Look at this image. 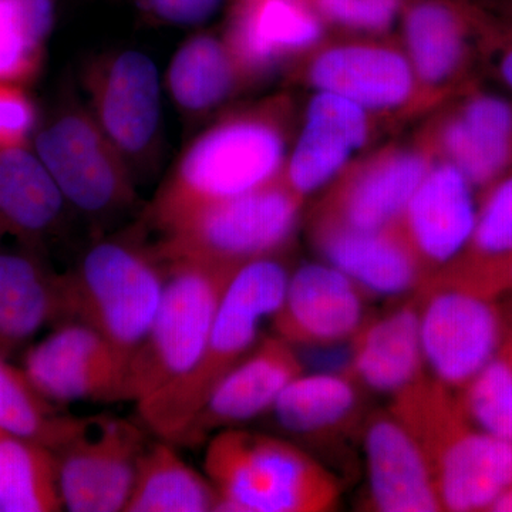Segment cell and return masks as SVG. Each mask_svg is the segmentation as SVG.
I'll list each match as a JSON object with an SVG mask.
<instances>
[{
	"instance_id": "6da1fadb",
	"label": "cell",
	"mask_w": 512,
	"mask_h": 512,
	"mask_svg": "<svg viewBox=\"0 0 512 512\" xmlns=\"http://www.w3.org/2000/svg\"><path fill=\"white\" fill-rule=\"evenodd\" d=\"M296 117L288 93L222 111L175 161L144 214V227L163 232L198 208L284 177Z\"/></svg>"
},
{
	"instance_id": "7a4b0ae2",
	"label": "cell",
	"mask_w": 512,
	"mask_h": 512,
	"mask_svg": "<svg viewBox=\"0 0 512 512\" xmlns=\"http://www.w3.org/2000/svg\"><path fill=\"white\" fill-rule=\"evenodd\" d=\"M289 274L285 254L239 266L222 296L207 342L183 376L137 404L148 430L177 446L222 377L258 345L259 326L284 302Z\"/></svg>"
},
{
	"instance_id": "3957f363",
	"label": "cell",
	"mask_w": 512,
	"mask_h": 512,
	"mask_svg": "<svg viewBox=\"0 0 512 512\" xmlns=\"http://www.w3.org/2000/svg\"><path fill=\"white\" fill-rule=\"evenodd\" d=\"M390 412L429 458L443 511H488L512 484V443L474 427L457 393L433 377L394 396Z\"/></svg>"
},
{
	"instance_id": "277c9868",
	"label": "cell",
	"mask_w": 512,
	"mask_h": 512,
	"mask_svg": "<svg viewBox=\"0 0 512 512\" xmlns=\"http://www.w3.org/2000/svg\"><path fill=\"white\" fill-rule=\"evenodd\" d=\"M60 276L64 322L89 326L130 359L153 323L167 278L144 227L97 239Z\"/></svg>"
},
{
	"instance_id": "5b68a950",
	"label": "cell",
	"mask_w": 512,
	"mask_h": 512,
	"mask_svg": "<svg viewBox=\"0 0 512 512\" xmlns=\"http://www.w3.org/2000/svg\"><path fill=\"white\" fill-rule=\"evenodd\" d=\"M205 476L224 512H323L340 488L315 458L289 441L225 429L207 444Z\"/></svg>"
},
{
	"instance_id": "8992f818",
	"label": "cell",
	"mask_w": 512,
	"mask_h": 512,
	"mask_svg": "<svg viewBox=\"0 0 512 512\" xmlns=\"http://www.w3.org/2000/svg\"><path fill=\"white\" fill-rule=\"evenodd\" d=\"M305 200L285 178L258 190L198 208L153 244L163 262H195L237 269L265 256L286 254Z\"/></svg>"
},
{
	"instance_id": "52a82bcc",
	"label": "cell",
	"mask_w": 512,
	"mask_h": 512,
	"mask_svg": "<svg viewBox=\"0 0 512 512\" xmlns=\"http://www.w3.org/2000/svg\"><path fill=\"white\" fill-rule=\"evenodd\" d=\"M286 70L299 86L353 101L382 123L427 113L402 40L392 33L325 35Z\"/></svg>"
},
{
	"instance_id": "ba28073f",
	"label": "cell",
	"mask_w": 512,
	"mask_h": 512,
	"mask_svg": "<svg viewBox=\"0 0 512 512\" xmlns=\"http://www.w3.org/2000/svg\"><path fill=\"white\" fill-rule=\"evenodd\" d=\"M163 298L146 338L128 359L124 402H140L183 376L200 357L237 269L164 262Z\"/></svg>"
},
{
	"instance_id": "9c48e42d",
	"label": "cell",
	"mask_w": 512,
	"mask_h": 512,
	"mask_svg": "<svg viewBox=\"0 0 512 512\" xmlns=\"http://www.w3.org/2000/svg\"><path fill=\"white\" fill-rule=\"evenodd\" d=\"M32 146L70 210L103 224L136 204V178L86 104L62 101L39 121Z\"/></svg>"
},
{
	"instance_id": "30bf717a",
	"label": "cell",
	"mask_w": 512,
	"mask_h": 512,
	"mask_svg": "<svg viewBox=\"0 0 512 512\" xmlns=\"http://www.w3.org/2000/svg\"><path fill=\"white\" fill-rule=\"evenodd\" d=\"M416 296L424 362L437 382L460 392L503 348L507 315L498 298L446 269L431 275Z\"/></svg>"
},
{
	"instance_id": "8fae6325",
	"label": "cell",
	"mask_w": 512,
	"mask_h": 512,
	"mask_svg": "<svg viewBox=\"0 0 512 512\" xmlns=\"http://www.w3.org/2000/svg\"><path fill=\"white\" fill-rule=\"evenodd\" d=\"M399 20L427 113L483 79L487 12L478 0H400Z\"/></svg>"
},
{
	"instance_id": "7c38bea8",
	"label": "cell",
	"mask_w": 512,
	"mask_h": 512,
	"mask_svg": "<svg viewBox=\"0 0 512 512\" xmlns=\"http://www.w3.org/2000/svg\"><path fill=\"white\" fill-rule=\"evenodd\" d=\"M416 140L458 168L478 194L512 171V97L483 79L426 114Z\"/></svg>"
},
{
	"instance_id": "4fadbf2b",
	"label": "cell",
	"mask_w": 512,
	"mask_h": 512,
	"mask_svg": "<svg viewBox=\"0 0 512 512\" xmlns=\"http://www.w3.org/2000/svg\"><path fill=\"white\" fill-rule=\"evenodd\" d=\"M434 161L416 137L365 151L323 190L311 224L360 231L399 224Z\"/></svg>"
},
{
	"instance_id": "5bb4252c",
	"label": "cell",
	"mask_w": 512,
	"mask_h": 512,
	"mask_svg": "<svg viewBox=\"0 0 512 512\" xmlns=\"http://www.w3.org/2000/svg\"><path fill=\"white\" fill-rule=\"evenodd\" d=\"M90 113L136 178L160 144L161 83L156 63L138 50H120L90 62L83 76Z\"/></svg>"
},
{
	"instance_id": "9a60e30c",
	"label": "cell",
	"mask_w": 512,
	"mask_h": 512,
	"mask_svg": "<svg viewBox=\"0 0 512 512\" xmlns=\"http://www.w3.org/2000/svg\"><path fill=\"white\" fill-rule=\"evenodd\" d=\"M148 444L136 424L117 417H87L56 451L63 505L72 512L126 510L140 458Z\"/></svg>"
},
{
	"instance_id": "2e32d148",
	"label": "cell",
	"mask_w": 512,
	"mask_h": 512,
	"mask_svg": "<svg viewBox=\"0 0 512 512\" xmlns=\"http://www.w3.org/2000/svg\"><path fill=\"white\" fill-rule=\"evenodd\" d=\"M128 357L96 330L63 322L28 350L26 376L53 403L124 402Z\"/></svg>"
},
{
	"instance_id": "e0dca14e",
	"label": "cell",
	"mask_w": 512,
	"mask_h": 512,
	"mask_svg": "<svg viewBox=\"0 0 512 512\" xmlns=\"http://www.w3.org/2000/svg\"><path fill=\"white\" fill-rule=\"evenodd\" d=\"M382 121L353 101L313 92L306 104L284 178L303 200L326 187L375 140Z\"/></svg>"
},
{
	"instance_id": "ac0fdd59",
	"label": "cell",
	"mask_w": 512,
	"mask_h": 512,
	"mask_svg": "<svg viewBox=\"0 0 512 512\" xmlns=\"http://www.w3.org/2000/svg\"><path fill=\"white\" fill-rule=\"evenodd\" d=\"M477 208L478 191L466 175L446 161H434L399 222L429 278L467 251Z\"/></svg>"
},
{
	"instance_id": "d6986e66",
	"label": "cell",
	"mask_w": 512,
	"mask_h": 512,
	"mask_svg": "<svg viewBox=\"0 0 512 512\" xmlns=\"http://www.w3.org/2000/svg\"><path fill=\"white\" fill-rule=\"evenodd\" d=\"M302 373L291 343L279 336L262 339L214 387L177 446H200L215 431L232 429L269 412L279 394Z\"/></svg>"
},
{
	"instance_id": "ffe728a7",
	"label": "cell",
	"mask_w": 512,
	"mask_h": 512,
	"mask_svg": "<svg viewBox=\"0 0 512 512\" xmlns=\"http://www.w3.org/2000/svg\"><path fill=\"white\" fill-rule=\"evenodd\" d=\"M272 318L279 338L291 345H335L355 338L365 325L363 291L335 266L305 264L289 278Z\"/></svg>"
},
{
	"instance_id": "44dd1931",
	"label": "cell",
	"mask_w": 512,
	"mask_h": 512,
	"mask_svg": "<svg viewBox=\"0 0 512 512\" xmlns=\"http://www.w3.org/2000/svg\"><path fill=\"white\" fill-rule=\"evenodd\" d=\"M325 35V25L301 0H237L222 36L258 83L288 69Z\"/></svg>"
},
{
	"instance_id": "7402d4cb",
	"label": "cell",
	"mask_w": 512,
	"mask_h": 512,
	"mask_svg": "<svg viewBox=\"0 0 512 512\" xmlns=\"http://www.w3.org/2000/svg\"><path fill=\"white\" fill-rule=\"evenodd\" d=\"M309 234L325 261L348 275L363 292L402 295L417 291L429 278L400 224L373 231L311 224Z\"/></svg>"
},
{
	"instance_id": "603a6c76",
	"label": "cell",
	"mask_w": 512,
	"mask_h": 512,
	"mask_svg": "<svg viewBox=\"0 0 512 512\" xmlns=\"http://www.w3.org/2000/svg\"><path fill=\"white\" fill-rule=\"evenodd\" d=\"M370 497L383 512L443 511L429 458L392 412L366 421Z\"/></svg>"
},
{
	"instance_id": "cb8c5ba5",
	"label": "cell",
	"mask_w": 512,
	"mask_h": 512,
	"mask_svg": "<svg viewBox=\"0 0 512 512\" xmlns=\"http://www.w3.org/2000/svg\"><path fill=\"white\" fill-rule=\"evenodd\" d=\"M69 208L33 148L0 151V225L6 235L30 251H42Z\"/></svg>"
},
{
	"instance_id": "d4e9b609",
	"label": "cell",
	"mask_w": 512,
	"mask_h": 512,
	"mask_svg": "<svg viewBox=\"0 0 512 512\" xmlns=\"http://www.w3.org/2000/svg\"><path fill=\"white\" fill-rule=\"evenodd\" d=\"M64 322L62 276L37 252H0V356L25 346L46 325Z\"/></svg>"
},
{
	"instance_id": "484cf974",
	"label": "cell",
	"mask_w": 512,
	"mask_h": 512,
	"mask_svg": "<svg viewBox=\"0 0 512 512\" xmlns=\"http://www.w3.org/2000/svg\"><path fill=\"white\" fill-rule=\"evenodd\" d=\"M252 84L224 36L207 32L185 40L165 74L175 106L192 120L217 113Z\"/></svg>"
},
{
	"instance_id": "4316f807",
	"label": "cell",
	"mask_w": 512,
	"mask_h": 512,
	"mask_svg": "<svg viewBox=\"0 0 512 512\" xmlns=\"http://www.w3.org/2000/svg\"><path fill=\"white\" fill-rule=\"evenodd\" d=\"M423 363L417 296L383 318L366 322L353 338L350 370L375 392L396 396L424 375Z\"/></svg>"
},
{
	"instance_id": "83f0119b",
	"label": "cell",
	"mask_w": 512,
	"mask_h": 512,
	"mask_svg": "<svg viewBox=\"0 0 512 512\" xmlns=\"http://www.w3.org/2000/svg\"><path fill=\"white\" fill-rule=\"evenodd\" d=\"M362 404L359 380L345 373L296 377L279 394L276 420L295 436L323 437L342 433L355 423Z\"/></svg>"
},
{
	"instance_id": "f1b7e54d",
	"label": "cell",
	"mask_w": 512,
	"mask_h": 512,
	"mask_svg": "<svg viewBox=\"0 0 512 512\" xmlns=\"http://www.w3.org/2000/svg\"><path fill=\"white\" fill-rule=\"evenodd\" d=\"M220 498L210 478L185 463L173 444L147 446L124 512H210Z\"/></svg>"
},
{
	"instance_id": "f546056e",
	"label": "cell",
	"mask_w": 512,
	"mask_h": 512,
	"mask_svg": "<svg viewBox=\"0 0 512 512\" xmlns=\"http://www.w3.org/2000/svg\"><path fill=\"white\" fill-rule=\"evenodd\" d=\"M63 508L55 451L0 430V512H55Z\"/></svg>"
},
{
	"instance_id": "4dcf8cb0",
	"label": "cell",
	"mask_w": 512,
	"mask_h": 512,
	"mask_svg": "<svg viewBox=\"0 0 512 512\" xmlns=\"http://www.w3.org/2000/svg\"><path fill=\"white\" fill-rule=\"evenodd\" d=\"M0 356V430L59 451L82 429L84 419L60 413L33 386L25 370Z\"/></svg>"
},
{
	"instance_id": "1f68e13d",
	"label": "cell",
	"mask_w": 512,
	"mask_h": 512,
	"mask_svg": "<svg viewBox=\"0 0 512 512\" xmlns=\"http://www.w3.org/2000/svg\"><path fill=\"white\" fill-rule=\"evenodd\" d=\"M511 258L512 171L478 194L476 225L467 251L444 269L485 292L488 275Z\"/></svg>"
},
{
	"instance_id": "d6a6232c",
	"label": "cell",
	"mask_w": 512,
	"mask_h": 512,
	"mask_svg": "<svg viewBox=\"0 0 512 512\" xmlns=\"http://www.w3.org/2000/svg\"><path fill=\"white\" fill-rule=\"evenodd\" d=\"M457 396L474 427L512 443V365L504 345Z\"/></svg>"
},
{
	"instance_id": "836d02e7",
	"label": "cell",
	"mask_w": 512,
	"mask_h": 512,
	"mask_svg": "<svg viewBox=\"0 0 512 512\" xmlns=\"http://www.w3.org/2000/svg\"><path fill=\"white\" fill-rule=\"evenodd\" d=\"M325 28L342 33H390L400 0H301Z\"/></svg>"
},
{
	"instance_id": "e575fe53",
	"label": "cell",
	"mask_w": 512,
	"mask_h": 512,
	"mask_svg": "<svg viewBox=\"0 0 512 512\" xmlns=\"http://www.w3.org/2000/svg\"><path fill=\"white\" fill-rule=\"evenodd\" d=\"M43 47L20 25L10 0H0V84L32 82L42 69Z\"/></svg>"
},
{
	"instance_id": "d590c367",
	"label": "cell",
	"mask_w": 512,
	"mask_h": 512,
	"mask_svg": "<svg viewBox=\"0 0 512 512\" xmlns=\"http://www.w3.org/2000/svg\"><path fill=\"white\" fill-rule=\"evenodd\" d=\"M39 121V111L25 86L0 84V151L28 147Z\"/></svg>"
},
{
	"instance_id": "8d00e7d4",
	"label": "cell",
	"mask_w": 512,
	"mask_h": 512,
	"mask_svg": "<svg viewBox=\"0 0 512 512\" xmlns=\"http://www.w3.org/2000/svg\"><path fill=\"white\" fill-rule=\"evenodd\" d=\"M485 12L487 28L481 55V77H488L497 89L512 97V18L493 15L487 9Z\"/></svg>"
},
{
	"instance_id": "74e56055",
	"label": "cell",
	"mask_w": 512,
	"mask_h": 512,
	"mask_svg": "<svg viewBox=\"0 0 512 512\" xmlns=\"http://www.w3.org/2000/svg\"><path fill=\"white\" fill-rule=\"evenodd\" d=\"M222 0H144L154 18L168 25L194 26L207 22L220 9Z\"/></svg>"
},
{
	"instance_id": "f35d334b",
	"label": "cell",
	"mask_w": 512,
	"mask_h": 512,
	"mask_svg": "<svg viewBox=\"0 0 512 512\" xmlns=\"http://www.w3.org/2000/svg\"><path fill=\"white\" fill-rule=\"evenodd\" d=\"M26 35L45 46L55 25V0H10Z\"/></svg>"
},
{
	"instance_id": "ab89813d",
	"label": "cell",
	"mask_w": 512,
	"mask_h": 512,
	"mask_svg": "<svg viewBox=\"0 0 512 512\" xmlns=\"http://www.w3.org/2000/svg\"><path fill=\"white\" fill-rule=\"evenodd\" d=\"M484 291L500 298L503 293L512 292V258L498 266L484 282Z\"/></svg>"
},
{
	"instance_id": "60d3db41",
	"label": "cell",
	"mask_w": 512,
	"mask_h": 512,
	"mask_svg": "<svg viewBox=\"0 0 512 512\" xmlns=\"http://www.w3.org/2000/svg\"><path fill=\"white\" fill-rule=\"evenodd\" d=\"M493 512H512V484L508 485L507 488L495 498L493 505L490 510Z\"/></svg>"
},
{
	"instance_id": "b9f144b4",
	"label": "cell",
	"mask_w": 512,
	"mask_h": 512,
	"mask_svg": "<svg viewBox=\"0 0 512 512\" xmlns=\"http://www.w3.org/2000/svg\"><path fill=\"white\" fill-rule=\"evenodd\" d=\"M485 8L498 16H510L512 18V0H487L483 2Z\"/></svg>"
},
{
	"instance_id": "7bdbcfd3",
	"label": "cell",
	"mask_w": 512,
	"mask_h": 512,
	"mask_svg": "<svg viewBox=\"0 0 512 512\" xmlns=\"http://www.w3.org/2000/svg\"><path fill=\"white\" fill-rule=\"evenodd\" d=\"M504 346L507 349L508 356H510L512 365V315H507V336H505Z\"/></svg>"
}]
</instances>
